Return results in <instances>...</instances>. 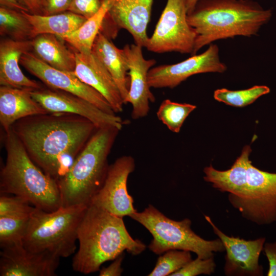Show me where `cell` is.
<instances>
[{
  "instance_id": "cell-1",
  "label": "cell",
  "mask_w": 276,
  "mask_h": 276,
  "mask_svg": "<svg viewBox=\"0 0 276 276\" xmlns=\"http://www.w3.org/2000/svg\"><path fill=\"white\" fill-rule=\"evenodd\" d=\"M97 129L88 119L65 112L27 117L11 127L31 159L57 181L65 175Z\"/></svg>"
},
{
  "instance_id": "cell-2",
  "label": "cell",
  "mask_w": 276,
  "mask_h": 276,
  "mask_svg": "<svg viewBox=\"0 0 276 276\" xmlns=\"http://www.w3.org/2000/svg\"><path fill=\"white\" fill-rule=\"evenodd\" d=\"M79 248L72 260L73 269L83 274L99 271L105 262L114 260L124 250L133 255L146 248L127 231L123 217L91 204L77 230Z\"/></svg>"
},
{
  "instance_id": "cell-3",
  "label": "cell",
  "mask_w": 276,
  "mask_h": 276,
  "mask_svg": "<svg viewBox=\"0 0 276 276\" xmlns=\"http://www.w3.org/2000/svg\"><path fill=\"white\" fill-rule=\"evenodd\" d=\"M271 16L270 9L253 0H198L187 15L197 35L192 55L218 40L257 35Z\"/></svg>"
},
{
  "instance_id": "cell-4",
  "label": "cell",
  "mask_w": 276,
  "mask_h": 276,
  "mask_svg": "<svg viewBox=\"0 0 276 276\" xmlns=\"http://www.w3.org/2000/svg\"><path fill=\"white\" fill-rule=\"evenodd\" d=\"M4 138L6 159L0 173L1 193L22 197L46 212L62 206L57 181L31 159L11 128L5 131Z\"/></svg>"
},
{
  "instance_id": "cell-5",
  "label": "cell",
  "mask_w": 276,
  "mask_h": 276,
  "mask_svg": "<svg viewBox=\"0 0 276 276\" xmlns=\"http://www.w3.org/2000/svg\"><path fill=\"white\" fill-rule=\"evenodd\" d=\"M119 131L112 126L97 128L57 181L62 206L91 204L105 179L108 157Z\"/></svg>"
},
{
  "instance_id": "cell-6",
  "label": "cell",
  "mask_w": 276,
  "mask_h": 276,
  "mask_svg": "<svg viewBox=\"0 0 276 276\" xmlns=\"http://www.w3.org/2000/svg\"><path fill=\"white\" fill-rule=\"evenodd\" d=\"M88 206H61L53 212L36 208L32 212L22 241L33 252H48L60 258L75 253L77 230Z\"/></svg>"
},
{
  "instance_id": "cell-7",
  "label": "cell",
  "mask_w": 276,
  "mask_h": 276,
  "mask_svg": "<svg viewBox=\"0 0 276 276\" xmlns=\"http://www.w3.org/2000/svg\"><path fill=\"white\" fill-rule=\"evenodd\" d=\"M130 217L151 233L153 239L149 248L155 254L160 255L169 250H183L194 252L198 258L206 259L213 257L214 252L224 250L219 238L206 240L194 233L189 219L172 220L151 204L142 212L136 211Z\"/></svg>"
},
{
  "instance_id": "cell-8",
  "label": "cell",
  "mask_w": 276,
  "mask_h": 276,
  "mask_svg": "<svg viewBox=\"0 0 276 276\" xmlns=\"http://www.w3.org/2000/svg\"><path fill=\"white\" fill-rule=\"evenodd\" d=\"M228 201L244 218L256 224L265 225L275 222L276 173L259 169L249 159L243 193Z\"/></svg>"
},
{
  "instance_id": "cell-9",
  "label": "cell",
  "mask_w": 276,
  "mask_h": 276,
  "mask_svg": "<svg viewBox=\"0 0 276 276\" xmlns=\"http://www.w3.org/2000/svg\"><path fill=\"white\" fill-rule=\"evenodd\" d=\"M187 0H167L146 48L157 53H193L196 33L187 20Z\"/></svg>"
},
{
  "instance_id": "cell-10",
  "label": "cell",
  "mask_w": 276,
  "mask_h": 276,
  "mask_svg": "<svg viewBox=\"0 0 276 276\" xmlns=\"http://www.w3.org/2000/svg\"><path fill=\"white\" fill-rule=\"evenodd\" d=\"M153 1L112 0L100 32L111 39L116 37L120 29H125L132 35L135 44L146 48Z\"/></svg>"
},
{
  "instance_id": "cell-11",
  "label": "cell",
  "mask_w": 276,
  "mask_h": 276,
  "mask_svg": "<svg viewBox=\"0 0 276 276\" xmlns=\"http://www.w3.org/2000/svg\"><path fill=\"white\" fill-rule=\"evenodd\" d=\"M135 161L123 155L109 166L104 181L91 203L119 217H130L137 211L133 199L127 191V180L134 171Z\"/></svg>"
},
{
  "instance_id": "cell-12",
  "label": "cell",
  "mask_w": 276,
  "mask_h": 276,
  "mask_svg": "<svg viewBox=\"0 0 276 276\" xmlns=\"http://www.w3.org/2000/svg\"><path fill=\"white\" fill-rule=\"evenodd\" d=\"M226 70L225 64L220 60L218 45L212 43L200 54L192 55L175 64L151 68L148 74V81L150 88H173L193 75L206 73H222Z\"/></svg>"
},
{
  "instance_id": "cell-13",
  "label": "cell",
  "mask_w": 276,
  "mask_h": 276,
  "mask_svg": "<svg viewBox=\"0 0 276 276\" xmlns=\"http://www.w3.org/2000/svg\"><path fill=\"white\" fill-rule=\"evenodd\" d=\"M20 64L48 87L73 94L108 113L116 114L101 94L82 82L73 72L55 68L38 59L31 52L21 56Z\"/></svg>"
},
{
  "instance_id": "cell-14",
  "label": "cell",
  "mask_w": 276,
  "mask_h": 276,
  "mask_svg": "<svg viewBox=\"0 0 276 276\" xmlns=\"http://www.w3.org/2000/svg\"><path fill=\"white\" fill-rule=\"evenodd\" d=\"M31 94L49 112L77 114L90 120L97 128L112 126L121 130L126 123L116 114L108 113L86 100L69 92L44 87L31 90Z\"/></svg>"
},
{
  "instance_id": "cell-15",
  "label": "cell",
  "mask_w": 276,
  "mask_h": 276,
  "mask_svg": "<svg viewBox=\"0 0 276 276\" xmlns=\"http://www.w3.org/2000/svg\"><path fill=\"white\" fill-rule=\"evenodd\" d=\"M204 217L215 234L222 242L226 251L224 266L225 275H262L263 268L259 263V259L266 238L246 240L239 237L228 236L215 225L209 216Z\"/></svg>"
},
{
  "instance_id": "cell-16",
  "label": "cell",
  "mask_w": 276,
  "mask_h": 276,
  "mask_svg": "<svg viewBox=\"0 0 276 276\" xmlns=\"http://www.w3.org/2000/svg\"><path fill=\"white\" fill-rule=\"evenodd\" d=\"M122 50L128 67L130 80L126 104L131 105V118L137 120L148 115L150 102L155 101L148 84V74L156 61L154 59H145L142 47L135 43L126 44Z\"/></svg>"
},
{
  "instance_id": "cell-17",
  "label": "cell",
  "mask_w": 276,
  "mask_h": 276,
  "mask_svg": "<svg viewBox=\"0 0 276 276\" xmlns=\"http://www.w3.org/2000/svg\"><path fill=\"white\" fill-rule=\"evenodd\" d=\"M60 258L48 252H33L18 245L2 249L1 276H54Z\"/></svg>"
},
{
  "instance_id": "cell-18",
  "label": "cell",
  "mask_w": 276,
  "mask_h": 276,
  "mask_svg": "<svg viewBox=\"0 0 276 276\" xmlns=\"http://www.w3.org/2000/svg\"><path fill=\"white\" fill-rule=\"evenodd\" d=\"M74 51L76 66L73 72L75 75L82 82L101 94L116 113L122 112L124 103L120 90L101 61L92 51L89 53Z\"/></svg>"
},
{
  "instance_id": "cell-19",
  "label": "cell",
  "mask_w": 276,
  "mask_h": 276,
  "mask_svg": "<svg viewBox=\"0 0 276 276\" xmlns=\"http://www.w3.org/2000/svg\"><path fill=\"white\" fill-rule=\"evenodd\" d=\"M32 50L31 40L17 41L2 37L0 41V84L31 90L44 86L26 77L20 68V58Z\"/></svg>"
},
{
  "instance_id": "cell-20",
  "label": "cell",
  "mask_w": 276,
  "mask_h": 276,
  "mask_svg": "<svg viewBox=\"0 0 276 276\" xmlns=\"http://www.w3.org/2000/svg\"><path fill=\"white\" fill-rule=\"evenodd\" d=\"M31 90L0 87V123L5 131L22 118L49 112L32 96Z\"/></svg>"
},
{
  "instance_id": "cell-21",
  "label": "cell",
  "mask_w": 276,
  "mask_h": 276,
  "mask_svg": "<svg viewBox=\"0 0 276 276\" xmlns=\"http://www.w3.org/2000/svg\"><path fill=\"white\" fill-rule=\"evenodd\" d=\"M251 152L249 146L244 147L240 155L228 170H218L212 165L205 167L204 180L221 192L228 193V199L239 196L245 187L247 164Z\"/></svg>"
},
{
  "instance_id": "cell-22",
  "label": "cell",
  "mask_w": 276,
  "mask_h": 276,
  "mask_svg": "<svg viewBox=\"0 0 276 276\" xmlns=\"http://www.w3.org/2000/svg\"><path fill=\"white\" fill-rule=\"evenodd\" d=\"M92 52L111 75L120 90L123 102L126 104L130 80L128 67L123 50L118 48L110 39L100 31L94 42Z\"/></svg>"
},
{
  "instance_id": "cell-23",
  "label": "cell",
  "mask_w": 276,
  "mask_h": 276,
  "mask_svg": "<svg viewBox=\"0 0 276 276\" xmlns=\"http://www.w3.org/2000/svg\"><path fill=\"white\" fill-rule=\"evenodd\" d=\"M31 52L49 65L62 71L74 72L76 66L75 51L65 41L51 34H41L32 40Z\"/></svg>"
},
{
  "instance_id": "cell-24",
  "label": "cell",
  "mask_w": 276,
  "mask_h": 276,
  "mask_svg": "<svg viewBox=\"0 0 276 276\" xmlns=\"http://www.w3.org/2000/svg\"><path fill=\"white\" fill-rule=\"evenodd\" d=\"M21 12L32 26L34 37L41 34H51L61 37L78 29L87 19L69 11L50 15L33 14L24 11Z\"/></svg>"
},
{
  "instance_id": "cell-25",
  "label": "cell",
  "mask_w": 276,
  "mask_h": 276,
  "mask_svg": "<svg viewBox=\"0 0 276 276\" xmlns=\"http://www.w3.org/2000/svg\"><path fill=\"white\" fill-rule=\"evenodd\" d=\"M111 2L112 0H102L101 7L97 13L87 19L78 29L60 38L74 51L81 53H90Z\"/></svg>"
},
{
  "instance_id": "cell-26",
  "label": "cell",
  "mask_w": 276,
  "mask_h": 276,
  "mask_svg": "<svg viewBox=\"0 0 276 276\" xmlns=\"http://www.w3.org/2000/svg\"><path fill=\"white\" fill-rule=\"evenodd\" d=\"M0 35L17 41L34 38L33 28L21 11L0 7Z\"/></svg>"
},
{
  "instance_id": "cell-27",
  "label": "cell",
  "mask_w": 276,
  "mask_h": 276,
  "mask_svg": "<svg viewBox=\"0 0 276 276\" xmlns=\"http://www.w3.org/2000/svg\"><path fill=\"white\" fill-rule=\"evenodd\" d=\"M31 214L0 216L1 249L23 245Z\"/></svg>"
},
{
  "instance_id": "cell-28",
  "label": "cell",
  "mask_w": 276,
  "mask_h": 276,
  "mask_svg": "<svg viewBox=\"0 0 276 276\" xmlns=\"http://www.w3.org/2000/svg\"><path fill=\"white\" fill-rule=\"evenodd\" d=\"M196 108L195 105L165 99L160 104L156 116L169 130L178 133L186 119Z\"/></svg>"
},
{
  "instance_id": "cell-29",
  "label": "cell",
  "mask_w": 276,
  "mask_h": 276,
  "mask_svg": "<svg viewBox=\"0 0 276 276\" xmlns=\"http://www.w3.org/2000/svg\"><path fill=\"white\" fill-rule=\"evenodd\" d=\"M270 88L265 85H255L250 88L238 90L220 88L215 90L214 99L227 105L242 107L254 103L261 96L270 92Z\"/></svg>"
},
{
  "instance_id": "cell-30",
  "label": "cell",
  "mask_w": 276,
  "mask_h": 276,
  "mask_svg": "<svg viewBox=\"0 0 276 276\" xmlns=\"http://www.w3.org/2000/svg\"><path fill=\"white\" fill-rule=\"evenodd\" d=\"M192 260L190 251L176 249L168 250L158 257L154 268L148 275H171Z\"/></svg>"
},
{
  "instance_id": "cell-31",
  "label": "cell",
  "mask_w": 276,
  "mask_h": 276,
  "mask_svg": "<svg viewBox=\"0 0 276 276\" xmlns=\"http://www.w3.org/2000/svg\"><path fill=\"white\" fill-rule=\"evenodd\" d=\"M35 208L24 198L14 195L0 197V216L30 215Z\"/></svg>"
},
{
  "instance_id": "cell-32",
  "label": "cell",
  "mask_w": 276,
  "mask_h": 276,
  "mask_svg": "<svg viewBox=\"0 0 276 276\" xmlns=\"http://www.w3.org/2000/svg\"><path fill=\"white\" fill-rule=\"evenodd\" d=\"M216 267L213 257L206 259L197 257L192 260L182 268L171 276H196L199 274L210 275L214 272Z\"/></svg>"
},
{
  "instance_id": "cell-33",
  "label": "cell",
  "mask_w": 276,
  "mask_h": 276,
  "mask_svg": "<svg viewBox=\"0 0 276 276\" xmlns=\"http://www.w3.org/2000/svg\"><path fill=\"white\" fill-rule=\"evenodd\" d=\"M102 3V0H72L68 11L88 19L97 13Z\"/></svg>"
},
{
  "instance_id": "cell-34",
  "label": "cell",
  "mask_w": 276,
  "mask_h": 276,
  "mask_svg": "<svg viewBox=\"0 0 276 276\" xmlns=\"http://www.w3.org/2000/svg\"><path fill=\"white\" fill-rule=\"evenodd\" d=\"M72 0H41L42 15H50L68 10Z\"/></svg>"
},
{
  "instance_id": "cell-35",
  "label": "cell",
  "mask_w": 276,
  "mask_h": 276,
  "mask_svg": "<svg viewBox=\"0 0 276 276\" xmlns=\"http://www.w3.org/2000/svg\"><path fill=\"white\" fill-rule=\"evenodd\" d=\"M263 250L269 263L267 276H276V242L266 243Z\"/></svg>"
},
{
  "instance_id": "cell-36",
  "label": "cell",
  "mask_w": 276,
  "mask_h": 276,
  "mask_svg": "<svg viewBox=\"0 0 276 276\" xmlns=\"http://www.w3.org/2000/svg\"><path fill=\"white\" fill-rule=\"evenodd\" d=\"M123 260L122 254L114 260L108 267H103L100 269V276H119L122 274L123 269L122 267V263Z\"/></svg>"
},
{
  "instance_id": "cell-37",
  "label": "cell",
  "mask_w": 276,
  "mask_h": 276,
  "mask_svg": "<svg viewBox=\"0 0 276 276\" xmlns=\"http://www.w3.org/2000/svg\"><path fill=\"white\" fill-rule=\"evenodd\" d=\"M25 8L29 13L33 14L42 15L40 0H16Z\"/></svg>"
},
{
  "instance_id": "cell-38",
  "label": "cell",
  "mask_w": 276,
  "mask_h": 276,
  "mask_svg": "<svg viewBox=\"0 0 276 276\" xmlns=\"http://www.w3.org/2000/svg\"><path fill=\"white\" fill-rule=\"evenodd\" d=\"M0 7L28 12V10L22 6L16 0H0Z\"/></svg>"
},
{
  "instance_id": "cell-39",
  "label": "cell",
  "mask_w": 276,
  "mask_h": 276,
  "mask_svg": "<svg viewBox=\"0 0 276 276\" xmlns=\"http://www.w3.org/2000/svg\"><path fill=\"white\" fill-rule=\"evenodd\" d=\"M198 1V0H187V8L188 14H189L193 11Z\"/></svg>"
},
{
  "instance_id": "cell-40",
  "label": "cell",
  "mask_w": 276,
  "mask_h": 276,
  "mask_svg": "<svg viewBox=\"0 0 276 276\" xmlns=\"http://www.w3.org/2000/svg\"><path fill=\"white\" fill-rule=\"evenodd\" d=\"M40 1H41V0H40Z\"/></svg>"
}]
</instances>
